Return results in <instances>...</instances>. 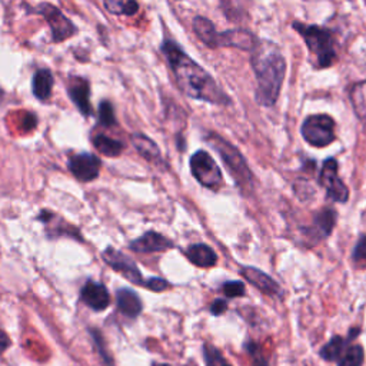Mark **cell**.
I'll return each instance as SVG.
<instances>
[{"mask_svg":"<svg viewBox=\"0 0 366 366\" xmlns=\"http://www.w3.org/2000/svg\"><path fill=\"white\" fill-rule=\"evenodd\" d=\"M162 52L166 56L176 82L182 92L192 99L204 100L215 105H229L230 99L219 87L209 73L199 66L183 52L175 42L166 41L162 45Z\"/></svg>","mask_w":366,"mask_h":366,"instance_id":"cell-1","label":"cell"},{"mask_svg":"<svg viewBox=\"0 0 366 366\" xmlns=\"http://www.w3.org/2000/svg\"><path fill=\"white\" fill-rule=\"evenodd\" d=\"M252 52V67L258 80L255 99L262 106H273L279 98L286 75L285 58L277 45L266 41L258 42Z\"/></svg>","mask_w":366,"mask_h":366,"instance_id":"cell-2","label":"cell"},{"mask_svg":"<svg viewBox=\"0 0 366 366\" xmlns=\"http://www.w3.org/2000/svg\"><path fill=\"white\" fill-rule=\"evenodd\" d=\"M206 142L211 146H213L215 151L219 153V156L222 158V160L226 164V168L229 169L230 175L233 176L237 185H239V188L244 192L250 191L253 186V176L242 153L237 151L233 144H230L226 139H224L222 136H219L216 133H209L206 138Z\"/></svg>","mask_w":366,"mask_h":366,"instance_id":"cell-3","label":"cell"},{"mask_svg":"<svg viewBox=\"0 0 366 366\" xmlns=\"http://www.w3.org/2000/svg\"><path fill=\"white\" fill-rule=\"evenodd\" d=\"M294 28L302 34L308 49L315 54L321 67H329L335 62L336 52L331 32L321 26H309L299 22H295Z\"/></svg>","mask_w":366,"mask_h":366,"instance_id":"cell-4","label":"cell"},{"mask_svg":"<svg viewBox=\"0 0 366 366\" xmlns=\"http://www.w3.org/2000/svg\"><path fill=\"white\" fill-rule=\"evenodd\" d=\"M302 136L315 148H325L336 139L335 120L329 115L309 116L302 125Z\"/></svg>","mask_w":366,"mask_h":366,"instance_id":"cell-5","label":"cell"},{"mask_svg":"<svg viewBox=\"0 0 366 366\" xmlns=\"http://www.w3.org/2000/svg\"><path fill=\"white\" fill-rule=\"evenodd\" d=\"M191 171L200 185L208 189L217 191L224 185V175L221 169H219L213 158L205 151H199L191 158Z\"/></svg>","mask_w":366,"mask_h":366,"instance_id":"cell-6","label":"cell"},{"mask_svg":"<svg viewBox=\"0 0 366 366\" xmlns=\"http://www.w3.org/2000/svg\"><path fill=\"white\" fill-rule=\"evenodd\" d=\"M34 13L42 14L47 21L50 29H52V41L61 43L69 38H72L73 33L76 32V26L72 23L70 19L50 3H42L39 6L33 8Z\"/></svg>","mask_w":366,"mask_h":366,"instance_id":"cell-7","label":"cell"},{"mask_svg":"<svg viewBox=\"0 0 366 366\" xmlns=\"http://www.w3.org/2000/svg\"><path fill=\"white\" fill-rule=\"evenodd\" d=\"M319 183L322 188L326 189L327 197L335 200V202L345 204L347 197H349V191L338 176V163L335 159L325 160L319 176Z\"/></svg>","mask_w":366,"mask_h":366,"instance_id":"cell-8","label":"cell"},{"mask_svg":"<svg viewBox=\"0 0 366 366\" xmlns=\"http://www.w3.org/2000/svg\"><path fill=\"white\" fill-rule=\"evenodd\" d=\"M102 258L109 266L115 269L116 272H119L122 277H125L129 282H132L135 285H143L144 286L146 281H143L139 268L129 258V256H126L125 253H122L120 250H116L114 248H107L102 253Z\"/></svg>","mask_w":366,"mask_h":366,"instance_id":"cell-9","label":"cell"},{"mask_svg":"<svg viewBox=\"0 0 366 366\" xmlns=\"http://www.w3.org/2000/svg\"><path fill=\"white\" fill-rule=\"evenodd\" d=\"M102 162L92 153H79L69 159V169L80 182H92L99 177Z\"/></svg>","mask_w":366,"mask_h":366,"instance_id":"cell-10","label":"cell"},{"mask_svg":"<svg viewBox=\"0 0 366 366\" xmlns=\"http://www.w3.org/2000/svg\"><path fill=\"white\" fill-rule=\"evenodd\" d=\"M82 301L96 312L105 310L111 303V297L103 283L89 281L82 289Z\"/></svg>","mask_w":366,"mask_h":366,"instance_id":"cell-11","label":"cell"},{"mask_svg":"<svg viewBox=\"0 0 366 366\" xmlns=\"http://www.w3.org/2000/svg\"><path fill=\"white\" fill-rule=\"evenodd\" d=\"M258 42L259 41L250 32L244 29L226 30L224 33H219L217 36V46H229L242 50H253Z\"/></svg>","mask_w":366,"mask_h":366,"instance_id":"cell-12","label":"cell"},{"mask_svg":"<svg viewBox=\"0 0 366 366\" xmlns=\"http://www.w3.org/2000/svg\"><path fill=\"white\" fill-rule=\"evenodd\" d=\"M69 96L72 102L76 105L80 114L87 118L92 115V106H90V86L86 79L82 78H73L69 85Z\"/></svg>","mask_w":366,"mask_h":366,"instance_id":"cell-13","label":"cell"},{"mask_svg":"<svg viewBox=\"0 0 366 366\" xmlns=\"http://www.w3.org/2000/svg\"><path fill=\"white\" fill-rule=\"evenodd\" d=\"M241 274L249 283H252L255 288H258L261 292H263V294L270 295V297L281 295L279 285L274 282L265 272L256 269V268L246 266V268L241 269Z\"/></svg>","mask_w":366,"mask_h":366,"instance_id":"cell-14","label":"cell"},{"mask_svg":"<svg viewBox=\"0 0 366 366\" xmlns=\"http://www.w3.org/2000/svg\"><path fill=\"white\" fill-rule=\"evenodd\" d=\"M173 248V244L160 233L146 232L143 236L138 237L136 241L131 244V249L139 253H152V252H163Z\"/></svg>","mask_w":366,"mask_h":366,"instance_id":"cell-15","label":"cell"},{"mask_svg":"<svg viewBox=\"0 0 366 366\" xmlns=\"http://www.w3.org/2000/svg\"><path fill=\"white\" fill-rule=\"evenodd\" d=\"M336 222V213L334 209H323L321 211L314 221V226L306 230L310 236V239L322 241L325 237L331 235Z\"/></svg>","mask_w":366,"mask_h":366,"instance_id":"cell-16","label":"cell"},{"mask_svg":"<svg viewBox=\"0 0 366 366\" xmlns=\"http://www.w3.org/2000/svg\"><path fill=\"white\" fill-rule=\"evenodd\" d=\"M132 143L135 146V149L138 151V153L148 162L155 163V164L163 163L158 144L151 138L142 133H135L132 136Z\"/></svg>","mask_w":366,"mask_h":366,"instance_id":"cell-17","label":"cell"},{"mask_svg":"<svg viewBox=\"0 0 366 366\" xmlns=\"http://www.w3.org/2000/svg\"><path fill=\"white\" fill-rule=\"evenodd\" d=\"M118 308L120 312L129 318H136L142 312V302L131 289H119L116 294Z\"/></svg>","mask_w":366,"mask_h":366,"instance_id":"cell-18","label":"cell"},{"mask_svg":"<svg viewBox=\"0 0 366 366\" xmlns=\"http://www.w3.org/2000/svg\"><path fill=\"white\" fill-rule=\"evenodd\" d=\"M53 75L49 69H39L34 73L33 82H32V90L33 95L39 100H46L52 95L53 89Z\"/></svg>","mask_w":366,"mask_h":366,"instance_id":"cell-19","label":"cell"},{"mask_svg":"<svg viewBox=\"0 0 366 366\" xmlns=\"http://www.w3.org/2000/svg\"><path fill=\"white\" fill-rule=\"evenodd\" d=\"M188 259L200 268H211L217 262V256L212 248L204 244L192 245L186 252Z\"/></svg>","mask_w":366,"mask_h":366,"instance_id":"cell-20","label":"cell"},{"mask_svg":"<svg viewBox=\"0 0 366 366\" xmlns=\"http://www.w3.org/2000/svg\"><path fill=\"white\" fill-rule=\"evenodd\" d=\"M193 30L197 38L209 47H217L219 33L215 29V25L204 16H196L193 19Z\"/></svg>","mask_w":366,"mask_h":366,"instance_id":"cell-21","label":"cell"},{"mask_svg":"<svg viewBox=\"0 0 366 366\" xmlns=\"http://www.w3.org/2000/svg\"><path fill=\"white\" fill-rule=\"evenodd\" d=\"M349 98L358 119L366 127V80L355 83L349 92Z\"/></svg>","mask_w":366,"mask_h":366,"instance_id":"cell-22","label":"cell"},{"mask_svg":"<svg viewBox=\"0 0 366 366\" xmlns=\"http://www.w3.org/2000/svg\"><path fill=\"white\" fill-rule=\"evenodd\" d=\"M349 341L351 339H343L342 336L332 338L321 349V356L329 362L341 359L346 351V346L349 345Z\"/></svg>","mask_w":366,"mask_h":366,"instance_id":"cell-23","label":"cell"},{"mask_svg":"<svg viewBox=\"0 0 366 366\" xmlns=\"http://www.w3.org/2000/svg\"><path fill=\"white\" fill-rule=\"evenodd\" d=\"M94 146L102 155L107 158H116L123 152V143L120 140L105 135H98L96 138H94Z\"/></svg>","mask_w":366,"mask_h":366,"instance_id":"cell-24","label":"cell"},{"mask_svg":"<svg viewBox=\"0 0 366 366\" xmlns=\"http://www.w3.org/2000/svg\"><path fill=\"white\" fill-rule=\"evenodd\" d=\"M103 6L114 14H126L132 16L139 10V5L136 2H123V0H106L103 2Z\"/></svg>","mask_w":366,"mask_h":366,"instance_id":"cell-25","label":"cell"},{"mask_svg":"<svg viewBox=\"0 0 366 366\" xmlns=\"http://www.w3.org/2000/svg\"><path fill=\"white\" fill-rule=\"evenodd\" d=\"M363 358V347L360 345H352L345 351L338 366H362Z\"/></svg>","mask_w":366,"mask_h":366,"instance_id":"cell-26","label":"cell"},{"mask_svg":"<svg viewBox=\"0 0 366 366\" xmlns=\"http://www.w3.org/2000/svg\"><path fill=\"white\" fill-rule=\"evenodd\" d=\"M204 356L206 366H232L226 358L221 354V351L216 349L213 345L205 343L204 346Z\"/></svg>","mask_w":366,"mask_h":366,"instance_id":"cell-27","label":"cell"},{"mask_svg":"<svg viewBox=\"0 0 366 366\" xmlns=\"http://www.w3.org/2000/svg\"><path fill=\"white\" fill-rule=\"evenodd\" d=\"M99 123L106 126V127H111V126L116 125L114 106L109 100H102L99 105Z\"/></svg>","mask_w":366,"mask_h":366,"instance_id":"cell-28","label":"cell"},{"mask_svg":"<svg viewBox=\"0 0 366 366\" xmlns=\"http://www.w3.org/2000/svg\"><path fill=\"white\" fill-rule=\"evenodd\" d=\"M246 349H248V352H249V355H250V358L256 366H268V358H266V355H263V351H262L261 346L249 342L246 345Z\"/></svg>","mask_w":366,"mask_h":366,"instance_id":"cell-29","label":"cell"},{"mask_svg":"<svg viewBox=\"0 0 366 366\" xmlns=\"http://www.w3.org/2000/svg\"><path fill=\"white\" fill-rule=\"evenodd\" d=\"M224 292L228 298H237L245 295V285L242 282H226L224 285Z\"/></svg>","mask_w":366,"mask_h":366,"instance_id":"cell-30","label":"cell"},{"mask_svg":"<svg viewBox=\"0 0 366 366\" xmlns=\"http://www.w3.org/2000/svg\"><path fill=\"white\" fill-rule=\"evenodd\" d=\"M144 288H148V289L155 290V292H162V290L169 288V283L164 279H160V278H151V279L146 281Z\"/></svg>","mask_w":366,"mask_h":366,"instance_id":"cell-31","label":"cell"},{"mask_svg":"<svg viewBox=\"0 0 366 366\" xmlns=\"http://www.w3.org/2000/svg\"><path fill=\"white\" fill-rule=\"evenodd\" d=\"M354 259L358 262L366 261V235H363L359 239V242L354 250Z\"/></svg>","mask_w":366,"mask_h":366,"instance_id":"cell-32","label":"cell"},{"mask_svg":"<svg viewBox=\"0 0 366 366\" xmlns=\"http://www.w3.org/2000/svg\"><path fill=\"white\" fill-rule=\"evenodd\" d=\"M226 309H228V303L224 301V299H216L212 306H211V312L216 316L219 315H222L226 312Z\"/></svg>","mask_w":366,"mask_h":366,"instance_id":"cell-33","label":"cell"},{"mask_svg":"<svg viewBox=\"0 0 366 366\" xmlns=\"http://www.w3.org/2000/svg\"><path fill=\"white\" fill-rule=\"evenodd\" d=\"M36 123H38V119H36V116H33L32 114H28L25 116V122H23V126L26 131H32L33 127H36Z\"/></svg>","mask_w":366,"mask_h":366,"instance_id":"cell-34","label":"cell"},{"mask_svg":"<svg viewBox=\"0 0 366 366\" xmlns=\"http://www.w3.org/2000/svg\"><path fill=\"white\" fill-rule=\"evenodd\" d=\"M9 346H10L9 336L3 331H0V352H5Z\"/></svg>","mask_w":366,"mask_h":366,"instance_id":"cell-35","label":"cell"},{"mask_svg":"<svg viewBox=\"0 0 366 366\" xmlns=\"http://www.w3.org/2000/svg\"><path fill=\"white\" fill-rule=\"evenodd\" d=\"M155 366H169V365H164V363H158V365H155Z\"/></svg>","mask_w":366,"mask_h":366,"instance_id":"cell-36","label":"cell"}]
</instances>
